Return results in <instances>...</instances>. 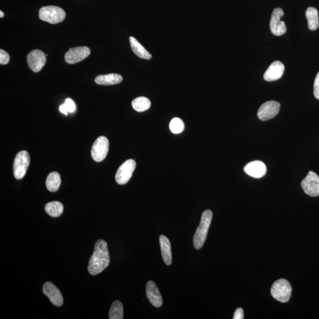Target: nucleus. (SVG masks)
<instances>
[{
    "label": "nucleus",
    "mask_w": 319,
    "mask_h": 319,
    "mask_svg": "<svg viewBox=\"0 0 319 319\" xmlns=\"http://www.w3.org/2000/svg\"><path fill=\"white\" fill-rule=\"evenodd\" d=\"M59 110L61 111V112L63 114H64L65 115L67 116L68 114V111L67 109H66V108L65 107V104H63L61 105L59 107Z\"/></svg>",
    "instance_id": "30"
},
{
    "label": "nucleus",
    "mask_w": 319,
    "mask_h": 319,
    "mask_svg": "<svg viewBox=\"0 0 319 319\" xmlns=\"http://www.w3.org/2000/svg\"><path fill=\"white\" fill-rule=\"evenodd\" d=\"M10 61V56L4 50H0V64L7 65Z\"/></svg>",
    "instance_id": "26"
},
{
    "label": "nucleus",
    "mask_w": 319,
    "mask_h": 319,
    "mask_svg": "<svg viewBox=\"0 0 319 319\" xmlns=\"http://www.w3.org/2000/svg\"><path fill=\"white\" fill-rule=\"evenodd\" d=\"M243 170L249 176L260 179L266 175L267 168L263 162L254 161L246 164Z\"/></svg>",
    "instance_id": "15"
},
{
    "label": "nucleus",
    "mask_w": 319,
    "mask_h": 319,
    "mask_svg": "<svg viewBox=\"0 0 319 319\" xmlns=\"http://www.w3.org/2000/svg\"><path fill=\"white\" fill-rule=\"evenodd\" d=\"M65 17V11L57 6H45L39 10V18L50 24L61 23L64 20Z\"/></svg>",
    "instance_id": "3"
},
{
    "label": "nucleus",
    "mask_w": 319,
    "mask_h": 319,
    "mask_svg": "<svg viewBox=\"0 0 319 319\" xmlns=\"http://www.w3.org/2000/svg\"><path fill=\"white\" fill-rule=\"evenodd\" d=\"M284 11L280 8H276L273 10L270 20V30L273 35L281 36L287 31L286 26L281 18L283 16Z\"/></svg>",
    "instance_id": "10"
},
{
    "label": "nucleus",
    "mask_w": 319,
    "mask_h": 319,
    "mask_svg": "<svg viewBox=\"0 0 319 319\" xmlns=\"http://www.w3.org/2000/svg\"><path fill=\"white\" fill-rule=\"evenodd\" d=\"M160 244L162 259L167 266H170L172 263V254H171V243L169 239L164 236L160 237Z\"/></svg>",
    "instance_id": "17"
},
{
    "label": "nucleus",
    "mask_w": 319,
    "mask_h": 319,
    "mask_svg": "<svg viewBox=\"0 0 319 319\" xmlns=\"http://www.w3.org/2000/svg\"><path fill=\"white\" fill-rule=\"evenodd\" d=\"M43 291L45 296L49 298L53 305L59 307L64 303V298L61 292L52 282H45L43 287Z\"/></svg>",
    "instance_id": "13"
},
{
    "label": "nucleus",
    "mask_w": 319,
    "mask_h": 319,
    "mask_svg": "<svg viewBox=\"0 0 319 319\" xmlns=\"http://www.w3.org/2000/svg\"><path fill=\"white\" fill-rule=\"evenodd\" d=\"M146 294L150 302L156 308H160L162 304V296L157 285L154 281H149L146 285Z\"/></svg>",
    "instance_id": "16"
},
{
    "label": "nucleus",
    "mask_w": 319,
    "mask_h": 319,
    "mask_svg": "<svg viewBox=\"0 0 319 319\" xmlns=\"http://www.w3.org/2000/svg\"><path fill=\"white\" fill-rule=\"evenodd\" d=\"M284 72V65L279 61H276L271 65L264 74V80L272 82L280 79Z\"/></svg>",
    "instance_id": "14"
},
{
    "label": "nucleus",
    "mask_w": 319,
    "mask_h": 319,
    "mask_svg": "<svg viewBox=\"0 0 319 319\" xmlns=\"http://www.w3.org/2000/svg\"><path fill=\"white\" fill-rule=\"evenodd\" d=\"M64 104L66 109H67L68 111V113H74L75 109H76V107H75L74 102L70 98L66 99Z\"/></svg>",
    "instance_id": "27"
},
{
    "label": "nucleus",
    "mask_w": 319,
    "mask_h": 319,
    "mask_svg": "<svg viewBox=\"0 0 319 319\" xmlns=\"http://www.w3.org/2000/svg\"><path fill=\"white\" fill-rule=\"evenodd\" d=\"M90 53L91 50L86 46L72 48L65 54V60L69 64H75L88 58Z\"/></svg>",
    "instance_id": "11"
},
{
    "label": "nucleus",
    "mask_w": 319,
    "mask_h": 319,
    "mask_svg": "<svg viewBox=\"0 0 319 319\" xmlns=\"http://www.w3.org/2000/svg\"><path fill=\"white\" fill-rule=\"evenodd\" d=\"M3 17H4V13L2 11H0V17L2 18Z\"/></svg>",
    "instance_id": "31"
},
{
    "label": "nucleus",
    "mask_w": 319,
    "mask_h": 319,
    "mask_svg": "<svg viewBox=\"0 0 319 319\" xmlns=\"http://www.w3.org/2000/svg\"><path fill=\"white\" fill-rule=\"evenodd\" d=\"M234 319H243V311L242 309H237L234 313Z\"/></svg>",
    "instance_id": "29"
},
{
    "label": "nucleus",
    "mask_w": 319,
    "mask_h": 319,
    "mask_svg": "<svg viewBox=\"0 0 319 319\" xmlns=\"http://www.w3.org/2000/svg\"><path fill=\"white\" fill-rule=\"evenodd\" d=\"M291 287L286 279H280L276 281L271 288V294L274 299L281 303L288 302L291 295Z\"/></svg>",
    "instance_id": "4"
},
{
    "label": "nucleus",
    "mask_w": 319,
    "mask_h": 319,
    "mask_svg": "<svg viewBox=\"0 0 319 319\" xmlns=\"http://www.w3.org/2000/svg\"><path fill=\"white\" fill-rule=\"evenodd\" d=\"M212 216L213 213L210 210H204L201 215L200 224L194 237V245L197 249H200L202 247L205 242Z\"/></svg>",
    "instance_id": "2"
},
{
    "label": "nucleus",
    "mask_w": 319,
    "mask_h": 319,
    "mask_svg": "<svg viewBox=\"0 0 319 319\" xmlns=\"http://www.w3.org/2000/svg\"><path fill=\"white\" fill-rule=\"evenodd\" d=\"M31 162V158L28 152L23 150L17 153L13 164V173L15 178L22 179L26 175Z\"/></svg>",
    "instance_id": "5"
},
{
    "label": "nucleus",
    "mask_w": 319,
    "mask_h": 319,
    "mask_svg": "<svg viewBox=\"0 0 319 319\" xmlns=\"http://www.w3.org/2000/svg\"><path fill=\"white\" fill-rule=\"evenodd\" d=\"M124 309L122 304L119 300L115 301L111 305L109 318L110 319H122Z\"/></svg>",
    "instance_id": "24"
},
{
    "label": "nucleus",
    "mask_w": 319,
    "mask_h": 319,
    "mask_svg": "<svg viewBox=\"0 0 319 319\" xmlns=\"http://www.w3.org/2000/svg\"><path fill=\"white\" fill-rule=\"evenodd\" d=\"M280 108V104L275 101L265 102L259 108L257 113L258 119L261 121H267L278 115Z\"/></svg>",
    "instance_id": "9"
},
{
    "label": "nucleus",
    "mask_w": 319,
    "mask_h": 319,
    "mask_svg": "<svg viewBox=\"0 0 319 319\" xmlns=\"http://www.w3.org/2000/svg\"><path fill=\"white\" fill-rule=\"evenodd\" d=\"M136 167V162L129 159L120 165L116 174V180L119 185H125L129 182Z\"/></svg>",
    "instance_id": "6"
},
{
    "label": "nucleus",
    "mask_w": 319,
    "mask_h": 319,
    "mask_svg": "<svg viewBox=\"0 0 319 319\" xmlns=\"http://www.w3.org/2000/svg\"><path fill=\"white\" fill-rule=\"evenodd\" d=\"M109 150V141L104 136L97 138L93 144L91 150V156L94 161L101 162L106 158Z\"/></svg>",
    "instance_id": "7"
},
{
    "label": "nucleus",
    "mask_w": 319,
    "mask_h": 319,
    "mask_svg": "<svg viewBox=\"0 0 319 319\" xmlns=\"http://www.w3.org/2000/svg\"><path fill=\"white\" fill-rule=\"evenodd\" d=\"M306 17L308 21V28L311 31H316L319 26L318 11L314 7H309L306 11Z\"/></svg>",
    "instance_id": "20"
},
{
    "label": "nucleus",
    "mask_w": 319,
    "mask_h": 319,
    "mask_svg": "<svg viewBox=\"0 0 319 319\" xmlns=\"http://www.w3.org/2000/svg\"><path fill=\"white\" fill-rule=\"evenodd\" d=\"M122 77L117 74H110L104 75H99L96 77L95 82L100 85H113L121 82Z\"/></svg>",
    "instance_id": "18"
},
{
    "label": "nucleus",
    "mask_w": 319,
    "mask_h": 319,
    "mask_svg": "<svg viewBox=\"0 0 319 319\" xmlns=\"http://www.w3.org/2000/svg\"><path fill=\"white\" fill-rule=\"evenodd\" d=\"M110 263V256L107 243L103 239H99L95 243L94 251L89 261L88 272L92 276L98 275L104 272Z\"/></svg>",
    "instance_id": "1"
},
{
    "label": "nucleus",
    "mask_w": 319,
    "mask_h": 319,
    "mask_svg": "<svg viewBox=\"0 0 319 319\" xmlns=\"http://www.w3.org/2000/svg\"><path fill=\"white\" fill-rule=\"evenodd\" d=\"M301 186L305 194L310 197H317L319 195V177L314 171H309Z\"/></svg>",
    "instance_id": "8"
},
{
    "label": "nucleus",
    "mask_w": 319,
    "mask_h": 319,
    "mask_svg": "<svg viewBox=\"0 0 319 319\" xmlns=\"http://www.w3.org/2000/svg\"><path fill=\"white\" fill-rule=\"evenodd\" d=\"M151 106V102L149 99L144 96H140L134 99L132 102V107L137 112H144L148 110Z\"/></svg>",
    "instance_id": "23"
},
{
    "label": "nucleus",
    "mask_w": 319,
    "mask_h": 319,
    "mask_svg": "<svg viewBox=\"0 0 319 319\" xmlns=\"http://www.w3.org/2000/svg\"><path fill=\"white\" fill-rule=\"evenodd\" d=\"M61 184V176L58 172H52L48 175L46 182V188L50 192L58 191Z\"/></svg>",
    "instance_id": "21"
},
{
    "label": "nucleus",
    "mask_w": 319,
    "mask_h": 319,
    "mask_svg": "<svg viewBox=\"0 0 319 319\" xmlns=\"http://www.w3.org/2000/svg\"><path fill=\"white\" fill-rule=\"evenodd\" d=\"M314 91L315 98L319 99V72L315 78Z\"/></svg>",
    "instance_id": "28"
},
{
    "label": "nucleus",
    "mask_w": 319,
    "mask_h": 319,
    "mask_svg": "<svg viewBox=\"0 0 319 319\" xmlns=\"http://www.w3.org/2000/svg\"><path fill=\"white\" fill-rule=\"evenodd\" d=\"M27 61L30 69L36 73L40 71L46 62V57L40 50H34L29 53Z\"/></svg>",
    "instance_id": "12"
},
{
    "label": "nucleus",
    "mask_w": 319,
    "mask_h": 319,
    "mask_svg": "<svg viewBox=\"0 0 319 319\" xmlns=\"http://www.w3.org/2000/svg\"><path fill=\"white\" fill-rule=\"evenodd\" d=\"M185 128L184 122L179 118H174L171 120L170 123V129L173 134H179Z\"/></svg>",
    "instance_id": "25"
},
{
    "label": "nucleus",
    "mask_w": 319,
    "mask_h": 319,
    "mask_svg": "<svg viewBox=\"0 0 319 319\" xmlns=\"http://www.w3.org/2000/svg\"><path fill=\"white\" fill-rule=\"evenodd\" d=\"M64 205L58 201H51L45 206V211L52 217L56 218L61 216L64 212Z\"/></svg>",
    "instance_id": "22"
},
{
    "label": "nucleus",
    "mask_w": 319,
    "mask_h": 319,
    "mask_svg": "<svg viewBox=\"0 0 319 319\" xmlns=\"http://www.w3.org/2000/svg\"><path fill=\"white\" fill-rule=\"evenodd\" d=\"M131 47L133 52L140 58L149 60L152 56L134 37H129Z\"/></svg>",
    "instance_id": "19"
}]
</instances>
